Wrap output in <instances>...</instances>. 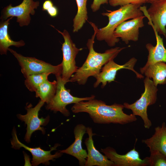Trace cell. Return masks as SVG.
<instances>
[{
  "label": "cell",
  "instance_id": "obj_1",
  "mask_svg": "<svg viewBox=\"0 0 166 166\" xmlns=\"http://www.w3.org/2000/svg\"><path fill=\"white\" fill-rule=\"evenodd\" d=\"M124 108V105L121 104L114 103L107 105L101 100L94 99L75 104L71 109L75 113H88L95 123L124 124L136 121V116L132 113L128 115L124 113L123 111Z\"/></svg>",
  "mask_w": 166,
  "mask_h": 166
},
{
  "label": "cell",
  "instance_id": "obj_2",
  "mask_svg": "<svg viewBox=\"0 0 166 166\" xmlns=\"http://www.w3.org/2000/svg\"><path fill=\"white\" fill-rule=\"evenodd\" d=\"M93 27L94 33L86 44L89 53L82 65L78 68L75 74L71 77L69 82H77L79 85H84L90 76L95 77L101 71L102 67L112 59H114L118 54L126 47H116L106 50L104 53H98L94 49V39L98 29L94 23L89 22Z\"/></svg>",
  "mask_w": 166,
  "mask_h": 166
},
{
  "label": "cell",
  "instance_id": "obj_3",
  "mask_svg": "<svg viewBox=\"0 0 166 166\" xmlns=\"http://www.w3.org/2000/svg\"><path fill=\"white\" fill-rule=\"evenodd\" d=\"M140 4H129L121 6L117 10L102 13L107 16L109 22L105 26L97 30L96 37L98 41H105L108 45L113 47L119 41V38L114 37L113 33L117 27L124 21L142 16L143 13L140 10Z\"/></svg>",
  "mask_w": 166,
  "mask_h": 166
},
{
  "label": "cell",
  "instance_id": "obj_4",
  "mask_svg": "<svg viewBox=\"0 0 166 166\" xmlns=\"http://www.w3.org/2000/svg\"><path fill=\"white\" fill-rule=\"evenodd\" d=\"M144 83L145 90L140 97L132 104L124 103L123 105L124 108L131 110L133 115L140 117L143 121L145 128L149 129L152 124L148 117L147 108L156 102L158 89L153 81L148 77L145 78Z\"/></svg>",
  "mask_w": 166,
  "mask_h": 166
},
{
  "label": "cell",
  "instance_id": "obj_5",
  "mask_svg": "<svg viewBox=\"0 0 166 166\" xmlns=\"http://www.w3.org/2000/svg\"><path fill=\"white\" fill-rule=\"evenodd\" d=\"M61 75L55 76L57 82L56 93L50 101L47 104L46 108L55 112H59L65 116H69L70 112L66 106L69 104H76L82 101L94 99L95 96L78 97L72 96L70 93V90L67 89L65 85L67 83L62 79Z\"/></svg>",
  "mask_w": 166,
  "mask_h": 166
},
{
  "label": "cell",
  "instance_id": "obj_6",
  "mask_svg": "<svg viewBox=\"0 0 166 166\" xmlns=\"http://www.w3.org/2000/svg\"><path fill=\"white\" fill-rule=\"evenodd\" d=\"M9 50L17 59L21 67V71L25 78L34 74L49 73L57 75H61L62 64L53 65L34 57H25L12 49Z\"/></svg>",
  "mask_w": 166,
  "mask_h": 166
},
{
  "label": "cell",
  "instance_id": "obj_7",
  "mask_svg": "<svg viewBox=\"0 0 166 166\" xmlns=\"http://www.w3.org/2000/svg\"><path fill=\"white\" fill-rule=\"evenodd\" d=\"M62 36L64 40L62 44L61 50L63 54L62 69L61 77L63 80L67 83L69 82L73 74L77 71L75 58L79 51L83 48H78L72 41L68 32L65 30L63 32L55 29Z\"/></svg>",
  "mask_w": 166,
  "mask_h": 166
},
{
  "label": "cell",
  "instance_id": "obj_8",
  "mask_svg": "<svg viewBox=\"0 0 166 166\" xmlns=\"http://www.w3.org/2000/svg\"><path fill=\"white\" fill-rule=\"evenodd\" d=\"M45 102L42 100L39 101L37 104L34 107H32L31 104L27 105L26 109L27 110L26 114L24 115L18 114L17 117L21 121H24L27 125V131L25 137V140L27 143L30 141V139L33 132L37 130L41 131L43 134L45 131L41 125H45L48 122L49 117L45 118L38 117V113L41 108Z\"/></svg>",
  "mask_w": 166,
  "mask_h": 166
},
{
  "label": "cell",
  "instance_id": "obj_9",
  "mask_svg": "<svg viewBox=\"0 0 166 166\" xmlns=\"http://www.w3.org/2000/svg\"><path fill=\"white\" fill-rule=\"evenodd\" d=\"M137 61L136 58L132 57L125 64L119 65L114 62L113 59L110 60L104 65L100 72L94 77L96 81L93 85L94 87H97L101 83V88H104L107 82L109 83L114 81L117 72L121 69L130 70L136 74L137 78H143L144 77L142 74L134 69Z\"/></svg>",
  "mask_w": 166,
  "mask_h": 166
},
{
  "label": "cell",
  "instance_id": "obj_10",
  "mask_svg": "<svg viewBox=\"0 0 166 166\" xmlns=\"http://www.w3.org/2000/svg\"><path fill=\"white\" fill-rule=\"evenodd\" d=\"M39 4L38 1L33 0H23L20 4L15 6L10 4L3 9L2 18L6 19L9 17H15L20 26H28L31 20L30 14H34V9H37Z\"/></svg>",
  "mask_w": 166,
  "mask_h": 166
},
{
  "label": "cell",
  "instance_id": "obj_11",
  "mask_svg": "<svg viewBox=\"0 0 166 166\" xmlns=\"http://www.w3.org/2000/svg\"><path fill=\"white\" fill-rule=\"evenodd\" d=\"M107 158L113 162L114 166H148V157L141 159L135 147L124 155L118 154L113 148L108 147L101 149Z\"/></svg>",
  "mask_w": 166,
  "mask_h": 166
},
{
  "label": "cell",
  "instance_id": "obj_12",
  "mask_svg": "<svg viewBox=\"0 0 166 166\" xmlns=\"http://www.w3.org/2000/svg\"><path fill=\"white\" fill-rule=\"evenodd\" d=\"M140 10L151 21L158 34L166 37V0H158L151 3L147 9L145 6Z\"/></svg>",
  "mask_w": 166,
  "mask_h": 166
},
{
  "label": "cell",
  "instance_id": "obj_13",
  "mask_svg": "<svg viewBox=\"0 0 166 166\" xmlns=\"http://www.w3.org/2000/svg\"><path fill=\"white\" fill-rule=\"evenodd\" d=\"M11 142L13 148L18 149L23 147L31 153L33 156L32 164L33 166H37L41 163L48 164L49 160L60 157L62 154L60 152L53 155L51 154L52 151L56 150L57 147L60 145L58 144H56L48 151H45L40 147L32 148L26 146L19 141L16 131L14 129L13 130V138Z\"/></svg>",
  "mask_w": 166,
  "mask_h": 166
},
{
  "label": "cell",
  "instance_id": "obj_14",
  "mask_svg": "<svg viewBox=\"0 0 166 166\" xmlns=\"http://www.w3.org/2000/svg\"><path fill=\"white\" fill-rule=\"evenodd\" d=\"M142 16L128 21H124L120 24L113 33L115 37L120 38L126 44L129 41L136 42L139 38V30L144 26Z\"/></svg>",
  "mask_w": 166,
  "mask_h": 166
},
{
  "label": "cell",
  "instance_id": "obj_15",
  "mask_svg": "<svg viewBox=\"0 0 166 166\" xmlns=\"http://www.w3.org/2000/svg\"><path fill=\"white\" fill-rule=\"evenodd\" d=\"M87 127L82 124H77L74 129L75 140L65 149L59 150L62 153H65L76 158L80 166H85L87 156V152L83 149L82 141L83 136L86 133Z\"/></svg>",
  "mask_w": 166,
  "mask_h": 166
},
{
  "label": "cell",
  "instance_id": "obj_16",
  "mask_svg": "<svg viewBox=\"0 0 166 166\" xmlns=\"http://www.w3.org/2000/svg\"><path fill=\"white\" fill-rule=\"evenodd\" d=\"M86 133L88 137L85 141L88 151L85 166H114V163L105 155L101 154L94 145L93 136L95 135L91 128L87 127Z\"/></svg>",
  "mask_w": 166,
  "mask_h": 166
},
{
  "label": "cell",
  "instance_id": "obj_17",
  "mask_svg": "<svg viewBox=\"0 0 166 166\" xmlns=\"http://www.w3.org/2000/svg\"><path fill=\"white\" fill-rule=\"evenodd\" d=\"M148 19V24L152 26L154 32L156 44L155 46L150 43L146 45V47L148 52V55L146 64L140 69V72L142 74L146 69L150 65L159 62L166 63V49L164 45L163 38L158 35L150 20L149 18Z\"/></svg>",
  "mask_w": 166,
  "mask_h": 166
},
{
  "label": "cell",
  "instance_id": "obj_18",
  "mask_svg": "<svg viewBox=\"0 0 166 166\" xmlns=\"http://www.w3.org/2000/svg\"><path fill=\"white\" fill-rule=\"evenodd\" d=\"M142 142L149 148V151L157 150L166 156V125L163 122L160 126L155 128V132L152 137Z\"/></svg>",
  "mask_w": 166,
  "mask_h": 166
},
{
  "label": "cell",
  "instance_id": "obj_19",
  "mask_svg": "<svg viewBox=\"0 0 166 166\" xmlns=\"http://www.w3.org/2000/svg\"><path fill=\"white\" fill-rule=\"evenodd\" d=\"M146 77L152 78L154 85L166 83V64L159 62L149 65L144 71Z\"/></svg>",
  "mask_w": 166,
  "mask_h": 166
},
{
  "label": "cell",
  "instance_id": "obj_20",
  "mask_svg": "<svg viewBox=\"0 0 166 166\" xmlns=\"http://www.w3.org/2000/svg\"><path fill=\"white\" fill-rule=\"evenodd\" d=\"M13 17H11L7 20L2 22L0 25V52L1 54H6L9 47L11 46H14L19 47L25 45L22 40L15 42L12 40L8 32V28L9 21Z\"/></svg>",
  "mask_w": 166,
  "mask_h": 166
},
{
  "label": "cell",
  "instance_id": "obj_21",
  "mask_svg": "<svg viewBox=\"0 0 166 166\" xmlns=\"http://www.w3.org/2000/svg\"><path fill=\"white\" fill-rule=\"evenodd\" d=\"M57 82L49 81L48 79L42 83L35 92V96L48 104L55 96L57 90Z\"/></svg>",
  "mask_w": 166,
  "mask_h": 166
},
{
  "label": "cell",
  "instance_id": "obj_22",
  "mask_svg": "<svg viewBox=\"0 0 166 166\" xmlns=\"http://www.w3.org/2000/svg\"><path fill=\"white\" fill-rule=\"evenodd\" d=\"M77 7V14L73 19V32H78L87 21L88 16L86 8L88 0H76Z\"/></svg>",
  "mask_w": 166,
  "mask_h": 166
},
{
  "label": "cell",
  "instance_id": "obj_23",
  "mask_svg": "<svg viewBox=\"0 0 166 166\" xmlns=\"http://www.w3.org/2000/svg\"><path fill=\"white\" fill-rule=\"evenodd\" d=\"M50 74L49 73H44L30 75L25 78V86L30 91L35 92L42 83L48 80Z\"/></svg>",
  "mask_w": 166,
  "mask_h": 166
},
{
  "label": "cell",
  "instance_id": "obj_24",
  "mask_svg": "<svg viewBox=\"0 0 166 166\" xmlns=\"http://www.w3.org/2000/svg\"><path fill=\"white\" fill-rule=\"evenodd\" d=\"M150 155L148 158V166H166V156L157 150L149 151Z\"/></svg>",
  "mask_w": 166,
  "mask_h": 166
},
{
  "label": "cell",
  "instance_id": "obj_25",
  "mask_svg": "<svg viewBox=\"0 0 166 166\" xmlns=\"http://www.w3.org/2000/svg\"><path fill=\"white\" fill-rule=\"evenodd\" d=\"M148 0H108L110 5L112 6H121L129 4H140L148 2Z\"/></svg>",
  "mask_w": 166,
  "mask_h": 166
},
{
  "label": "cell",
  "instance_id": "obj_26",
  "mask_svg": "<svg viewBox=\"0 0 166 166\" xmlns=\"http://www.w3.org/2000/svg\"><path fill=\"white\" fill-rule=\"evenodd\" d=\"M108 0H93L91 8L93 12H95L99 10L101 5L108 4Z\"/></svg>",
  "mask_w": 166,
  "mask_h": 166
},
{
  "label": "cell",
  "instance_id": "obj_27",
  "mask_svg": "<svg viewBox=\"0 0 166 166\" xmlns=\"http://www.w3.org/2000/svg\"><path fill=\"white\" fill-rule=\"evenodd\" d=\"M46 11L48 14L52 17L56 16L58 13L57 8L54 6L49 8Z\"/></svg>",
  "mask_w": 166,
  "mask_h": 166
},
{
  "label": "cell",
  "instance_id": "obj_28",
  "mask_svg": "<svg viewBox=\"0 0 166 166\" xmlns=\"http://www.w3.org/2000/svg\"><path fill=\"white\" fill-rule=\"evenodd\" d=\"M53 6V3L51 0H45L43 4L42 10L44 11H47Z\"/></svg>",
  "mask_w": 166,
  "mask_h": 166
},
{
  "label": "cell",
  "instance_id": "obj_29",
  "mask_svg": "<svg viewBox=\"0 0 166 166\" xmlns=\"http://www.w3.org/2000/svg\"><path fill=\"white\" fill-rule=\"evenodd\" d=\"M157 0H148V3H150L151 4L153 2Z\"/></svg>",
  "mask_w": 166,
  "mask_h": 166
}]
</instances>
